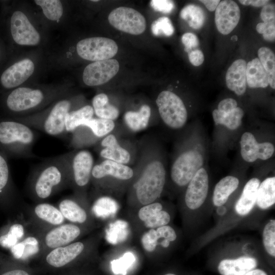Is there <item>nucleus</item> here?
I'll return each instance as SVG.
<instances>
[{
    "label": "nucleus",
    "mask_w": 275,
    "mask_h": 275,
    "mask_svg": "<svg viewBox=\"0 0 275 275\" xmlns=\"http://www.w3.org/2000/svg\"><path fill=\"white\" fill-rule=\"evenodd\" d=\"M134 176L127 188V201L133 208L157 201L167 179V171L151 137H145L138 145Z\"/></svg>",
    "instance_id": "1"
},
{
    "label": "nucleus",
    "mask_w": 275,
    "mask_h": 275,
    "mask_svg": "<svg viewBox=\"0 0 275 275\" xmlns=\"http://www.w3.org/2000/svg\"><path fill=\"white\" fill-rule=\"evenodd\" d=\"M70 152L50 158L37 166L29 178L32 198L41 202L69 186Z\"/></svg>",
    "instance_id": "2"
},
{
    "label": "nucleus",
    "mask_w": 275,
    "mask_h": 275,
    "mask_svg": "<svg viewBox=\"0 0 275 275\" xmlns=\"http://www.w3.org/2000/svg\"><path fill=\"white\" fill-rule=\"evenodd\" d=\"M133 176V168L130 166L102 159L94 164L91 182L99 190L122 191L127 190Z\"/></svg>",
    "instance_id": "3"
},
{
    "label": "nucleus",
    "mask_w": 275,
    "mask_h": 275,
    "mask_svg": "<svg viewBox=\"0 0 275 275\" xmlns=\"http://www.w3.org/2000/svg\"><path fill=\"white\" fill-rule=\"evenodd\" d=\"M72 102L68 99L57 101L45 112L22 117L20 121L32 128L38 129L52 136H59L65 131L66 116L72 109Z\"/></svg>",
    "instance_id": "4"
},
{
    "label": "nucleus",
    "mask_w": 275,
    "mask_h": 275,
    "mask_svg": "<svg viewBox=\"0 0 275 275\" xmlns=\"http://www.w3.org/2000/svg\"><path fill=\"white\" fill-rule=\"evenodd\" d=\"M35 138L33 128L20 121L0 123V143L22 157L32 156Z\"/></svg>",
    "instance_id": "5"
},
{
    "label": "nucleus",
    "mask_w": 275,
    "mask_h": 275,
    "mask_svg": "<svg viewBox=\"0 0 275 275\" xmlns=\"http://www.w3.org/2000/svg\"><path fill=\"white\" fill-rule=\"evenodd\" d=\"M69 162V186L75 195L87 198V189L95 164L94 157L89 150L80 149L70 152Z\"/></svg>",
    "instance_id": "6"
},
{
    "label": "nucleus",
    "mask_w": 275,
    "mask_h": 275,
    "mask_svg": "<svg viewBox=\"0 0 275 275\" xmlns=\"http://www.w3.org/2000/svg\"><path fill=\"white\" fill-rule=\"evenodd\" d=\"M87 228L72 224L64 223L42 232H36L39 238L41 253L63 246L77 241L88 231Z\"/></svg>",
    "instance_id": "7"
},
{
    "label": "nucleus",
    "mask_w": 275,
    "mask_h": 275,
    "mask_svg": "<svg viewBox=\"0 0 275 275\" xmlns=\"http://www.w3.org/2000/svg\"><path fill=\"white\" fill-rule=\"evenodd\" d=\"M160 117L164 124L173 129L182 128L187 120V112L182 100L175 93L161 92L156 99Z\"/></svg>",
    "instance_id": "8"
},
{
    "label": "nucleus",
    "mask_w": 275,
    "mask_h": 275,
    "mask_svg": "<svg viewBox=\"0 0 275 275\" xmlns=\"http://www.w3.org/2000/svg\"><path fill=\"white\" fill-rule=\"evenodd\" d=\"M99 154L103 159L131 166L135 161L138 146L126 141H120L113 132L101 139L98 146Z\"/></svg>",
    "instance_id": "9"
},
{
    "label": "nucleus",
    "mask_w": 275,
    "mask_h": 275,
    "mask_svg": "<svg viewBox=\"0 0 275 275\" xmlns=\"http://www.w3.org/2000/svg\"><path fill=\"white\" fill-rule=\"evenodd\" d=\"M204 158L198 151L187 150L181 152L173 161L170 170V177L177 186L188 184L198 171L202 168Z\"/></svg>",
    "instance_id": "10"
},
{
    "label": "nucleus",
    "mask_w": 275,
    "mask_h": 275,
    "mask_svg": "<svg viewBox=\"0 0 275 275\" xmlns=\"http://www.w3.org/2000/svg\"><path fill=\"white\" fill-rule=\"evenodd\" d=\"M47 100L44 92L36 88L18 87L8 96L6 105L11 111L25 114L39 108Z\"/></svg>",
    "instance_id": "11"
},
{
    "label": "nucleus",
    "mask_w": 275,
    "mask_h": 275,
    "mask_svg": "<svg viewBox=\"0 0 275 275\" xmlns=\"http://www.w3.org/2000/svg\"><path fill=\"white\" fill-rule=\"evenodd\" d=\"M118 50L116 43L105 37L88 38L76 44V51L80 57L94 62L110 59L116 55Z\"/></svg>",
    "instance_id": "12"
},
{
    "label": "nucleus",
    "mask_w": 275,
    "mask_h": 275,
    "mask_svg": "<svg viewBox=\"0 0 275 275\" xmlns=\"http://www.w3.org/2000/svg\"><path fill=\"white\" fill-rule=\"evenodd\" d=\"M91 240H77L68 245L57 248L44 253L45 261L51 267H63L92 249Z\"/></svg>",
    "instance_id": "13"
},
{
    "label": "nucleus",
    "mask_w": 275,
    "mask_h": 275,
    "mask_svg": "<svg viewBox=\"0 0 275 275\" xmlns=\"http://www.w3.org/2000/svg\"><path fill=\"white\" fill-rule=\"evenodd\" d=\"M58 208L65 220L88 229L92 228L93 217L88 205L87 198L74 194L61 200Z\"/></svg>",
    "instance_id": "14"
},
{
    "label": "nucleus",
    "mask_w": 275,
    "mask_h": 275,
    "mask_svg": "<svg viewBox=\"0 0 275 275\" xmlns=\"http://www.w3.org/2000/svg\"><path fill=\"white\" fill-rule=\"evenodd\" d=\"M109 23L116 29L131 35H140L146 30V21L137 10L126 7L114 9L108 17Z\"/></svg>",
    "instance_id": "15"
},
{
    "label": "nucleus",
    "mask_w": 275,
    "mask_h": 275,
    "mask_svg": "<svg viewBox=\"0 0 275 275\" xmlns=\"http://www.w3.org/2000/svg\"><path fill=\"white\" fill-rule=\"evenodd\" d=\"M10 29L13 40L19 45L35 46L40 43L39 33L21 11H15L12 14Z\"/></svg>",
    "instance_id": "16"
},
{
    "label": "nucleus",
    "mask_w": 275,
    "mask_h": 275,
    "mask_svg": "<svg viewBox=\"0 0 275 275\" xmlns=\"http://www.w3.org/2000/svg\"><path fill=\"white\" fill-rule=\"evenodd\" d=\"M30 220L36 232H42L65 223L58 207L47 203H39L30 211Z\"/></svg>",
    "instance_id": "17"
},
{
    "label": "nucleus",
    "mask_w": 275,
    "mask_h": 275,
    "mask_svg": "<svg viewBox=\"0 0 275 275\" xmlns=\"http://www.w3.org/2000/svg\"><path fill=\"white\" fill-rule=\"evenodd\" d=\"M119 64L116 59L93 62L84 69V82L88 86H97L108 82L118 72Z\"/></svg>",
    "instance_id": "18"
},
{
    "label": "nucleus",
    "mask_w": 275,
    "mask_h": 275,
    "mask_svg": "<svg viewBox=\"0 0 275 275\" xmlns=\"http://www.w3.org/2000/svg\"><path fill=\"white\" fill-rule=\"evenodd\" d=\"M184 201L190 210L199 208L207 197L209 188V178L206 170L201 168L196 173L187 185Z\"/></svg>",
    "instance_id": "19"
},
{
    "label": "nucleus",
    "mask_w": 275,
    "mask_h": 275,
    "mask_svg": "<svg viewBox=\"0 0 275 275\" xmlns=\"http://www.w3.org/2000/svg\"><path fill=\"white\" fill-rule=\"evenodd\" d=\"M240 145L241 157L249 162H253L258 159L267 160L274 152V147L272 144L269 142L258 143L255 136L250 132L243 133Z\"/></svg>",
    "instance_id": "20"
},
{
    "label": "nucleus",
    "mask_w": 275,
    "mask_h": 275,
    "mask_svg": "<svg viewBox=\"0 0 275 275\" xmlns=\"http://www.w3.org/2000/svg\"><path fill=\"white\" fill-rule=\"evenodd\" d=\"M240 18L239 7L233 1H222L215 9V25L218 32L223 35L232 32L238 24Z\"/></svg>",
    "instance_id": "21"
},
{
    "label": "nucleus",
    "mask_w": 275,
    "mask_h": 275,
    "mask_svg": "<svg viewBox=\"0 0 275 275\" xmlns=\"http://www.w3.org/2000/svg\"><path fill=\"white\" fill-rule=\"evenodd\" d=\"M176 238L177 234L175 230L168 225L147 230L143 233L141 242L146 253H152L155 252L159 246L168 248Z\"/></svg>",
    "instance_id": "22"
},
{
    "label": "nucleus",
    "mask_w": 275,
    "mask_h": 275,
    "mask_svg": "<svg viewBox=\"0 0 275 275\" xmlns=\"http://www.w3.org/2000/svg\"><path fill=\"white\" fill-rule=\"evenodd\" d=\"M34 62L30 59L21 60L6 69L1 76L2 85L6 89L16 88L24 82L33 74Z\"/></svg>",
    "instance_id": "23"
},
{
    "label": "nucleus",
    "mask_w": 275,
    "mask_h": 275,
    "mask_svg": "<svg viewBox=\"0 0 275 275\" xmlns=\"http://www.w3.org/2000/svg\"><path fill=\"white\" fill-rule=\"evenodd\" d=\"M247 63L243 59L235 61L228 68L226 75L228 88L236 95H243L246 88V69Z\"/></svg>",
    "instance_id": "24"
},
{
    "label": "nucleus",
    "mask_w": 275,
    "mask_h": 275,
    "mask_svg": "<svg viewBox=\"0 0 275 275\" xmlns=\"http://www.w3.org/2000/svg\"><path fill=\"white\" fill-rule=\"evenodd\" d=\"M257 260L252 257L242 256L236 259H226L218 265L221 275H244L257 266Z\"/></svg>",
    "instance_id": "25"
},
{
    "label": "nucleus",
    "mask_w": 275,
    "mask_h": 275,
    "mask_svg": "<svg viewBox=\"0 0 275 275\" xmlns=\"http://www.w3.org/2000/svg\"><path fill=\"white\" fill-rule=\"evenodd\" d=\"M151 116L150 106L148 104H143L136 111H128L124 113V125L130 132L141 131L150 125Z\"/></svg>",
    "instance_id": "26"
},
{
    "label": "nucleus",
    "mask_w": 275,
    "mask_h": 275,
    "mask_svg": "<svg viewBox=\"0 0 275 275\" xmlns=\"http://www.w3.org/2000/svg\"><path fill=\"white\" fill-rule=\"evenodd\" d=\"M260 183V180L257 178H253L246 182L235 206V211L238 215H246L253 209L256 203L257 190Z\"/></svg>",
    "instance_id": "27"
},
{
    "label": "nucleus",
    "mask_w": 275,
    "mask_h": 275,
    "mask_svg": "<svg viewBox=\"0 0 275 275\" xmlns=\"http://www.w3.org/2000/svg\"><path fill=\"white\" fill-rule=\"evenodd\" d=\"M239 184V179L234 176H227L221 179L215 185L212 196L214 206L224 205L230 196L235 191Z\"/></svg>",
    "instance_id": "28"
},
{
    "label": "nucleus",
    "mask_w": 275,
    "mask_h": 275,
    "mask_svg": "<svg viewBox=\"0 0 275 275\" xmlns=\"http://www.w3.org/2000/svg\"><path fill=\"white\" fill-rule=\"evenodd\" d=\"M246 79V84L251 88H265L269 85L267 73L258 58L247 63Z\"/></svg>",
    "instance_id": "29"
},
{
    "label": "nucleus",
    "mask_w": 275,
    "mask_h": 275,
    "mask_svg": "<svg viewBox=\"0 0 275 275\" xmlns=\"http://www.w3.org/2000/svg\"><path fill=\"white\" fill-rule=\"evenodd\" d=\"M92 103L94 114L97 118L115 121L120 115L119 108L110 103L108 96L105 93L96 95Z\"/></svg>",
    "instance_id": "30"
},
{
    "label": "nucleus",
    "mask_w": 275,
    "mask_h": 275,
    "mask_svg": "<svg viewBox=\"0 0 275 275\" xmlns=\"http://www.w3.org/2000/svg\"><path fill=\"white\" fill-rule=\"evenodd\" d=\"M94 114L93 108L90 105H86L70 111L65 118V131L72 133L85 122L93 118Z\"/></svg>",
    "instance_id": "31"
},
{
    "label": "nucleus",
    "mask_w": 275,
    "mask_h": 275,
    "mask_svg": "<svg viewBox=\"0 0 275 275\" xmlns=\"http://www.w3.org/2000/svg\"><path fill=\"white\" fill-rule=\"evenodd\" d=\"M25 237V229L21 223H10L0 232V246L11 249Z\"/></svg>",
    "instance_id": "32"
},
{
    "label": "nucleus",
    "mask_w": 275,
    "mask_h": 275,
    "mask_svg": "<svg viewBox=\"0 0 275 275\" xmlns=\"http://www.w3.org/2000/svg\"><path fill=\"white\" fill-rule=\"evenodd\" d=\"M274 203L275 177H268L260 183L256 204L260 209L265 210L271 207Z\"/></svg>",
    "instance_id": "33"
},
{
    "label": "nucleus",
    "mask_w": 275,
    "mask_h": 275,
    "mask_svg": "<svg viewBox=\"0 0 275 275\" xmlns=\"http://www.w3.org/2000/svg\"><path fill=\"white\" fill-rule=\"evenodd\" d=\"M212 114L215 124L223 125L230 130H234L241 125L244 112L241 108L237 107L226 114L220 113L217 109H214Z\"/></svg>",
    "instance_id": "34"
},
{
    "label": "nucleus",
    "mask_w": 275,
    "mask_h": 275,
    "mask_svg": "<svg viewBox=\"0 0 275 275\" xmlns=\"http://www.w3.org/2000/svg\"><path fill=\"white\" fill-rule=\"evenodd\" d=\"M81 126L86 127L96 141L111 133L116 127L114 121L99 118H93Z\"/></svg>",
    "instance_id": "35"
},
{
    "label": "nucleus",
    "mask_w": 275,
    "mask_h": 275,
    "mask_svg": "<svg viewBox=\"0 0 275 275\" xmlns=\"http://www.w3.org/2000/svg\"><path fill=\"white\" fill-rule=\"evenodd\" d=\"M180 16L187 21L189 26L194 29L202 28L205 20V15L202 9L194 4L185 6L180 11Z\"/></svg>",
    "instance_id": "36"
},
{
    "label": "nucleus",
    "mask_w": 275,
    "mask_h": 275,
    "mask_svg": "<svg viewBox=\"0 0 275 275\" xmlns=\"http://www.w3.org/2000/svg\"><path fill=\"white\" fill-rule=\"evenodd\" d=\"M259 60L263 65L268 76L269 85L275 89V56L269 48L262 47L258 50Z\"/></svg>",
    "instance_id": "37"
},
{
    "label": "nucleus",
    "mask_w": 275,
    "mask_h": 275,
    "mask_svg": "<svg viewBox=\"0 0 275 275\" xmlns=\"http://www.w3.org/2000/svg\"><path fill=\"white\" fill-rule=\"evenodd\" d=\"M35 3L42 10L45 16L52 21L59 20L63 14L62 3L59 0H35Z\"/></svg>",
    "instance_id": "38"
},
{
    "label": "nucleus",
    "mask_w": 275,
    "mask_h": 275,
    "mask_svg": "<svg viewBox=\"0 0 275 275\" xmlns=\"http://www.w3.org/2000/svg\"><path fill=\"white\" fill-rule=\"evenodd\" d=\"M263 243L266 252L275 256V220L271 219L265 226L263 231Z\"/></svg>",
    "instance_id": "39"
},
{
    "label": "nucleus",
    "mask_w": 275,
    "mask_h": 275,
    "mask_svg": "<svg viewBox=\"0 0 275 275\" xmlns=\"http://www.w3.org/2000/svg\"><path fill=\"white\" fill-rule=\"evenodd\" d=\"M151 29L153 34L156 36L163 35L169 37L172 36L174 32L172 23L167 17H161L154 21Z\"/></svg>",
    "instance_id": "40"
},
{
    "label": "nucleus",
    "mask_w": 275,
    "mask_h": 275,
    "mask_svg": "<svg viewBox=\"0 0 275 275\" xmlns=\"http://www.w3.org/2000/svg\"><path fill=\"white\" fill-rule=\"evenodd\" d=\"M171 221L170 214L167 211L162 210L150 218L142 223L147 229H155L168 225Z\"/></svg>",
    "instance_id": "41"
},
{
    "label": "nucleus",
    "mask_w": 275,
    "mask_h": 275,
    "mask_svg": "<svg viewBox=\"0 0 275 275\" xmlns=\"http://www.w3.org/2000/svg\"><path fill=\"white\" fill-rule=\"evenodd\" d=\"M137 213L138 218L143 223L163 210L161 203L156 201L140 207Z\"/></svg>",
    "instance_id": "42"
},
{
    "label": "nucleus",
    "mask_w": 275,
    "mask_h": 275,
    "mask_svg": "<svg viewBox=\"0 0 275 275\" xmlns=\"http://www.w3.org/2000/svg\"><path fill=\"white\" fill-rule=\"evenodd\" d=\"M10 182V173L5 159L0 154V195L6 190Z\"/></svg>",
    "instance_id": "43"
},
{
    "label": "nucleus",
    "mask_w": 275,
    "mask_h": 275,
    "mask_svg": "<svg viewBox=\"0 0 275 275\" xmlns=\"http://www.w3.org/2000/svg\"><path fill=\"white\" fill-rule=\"evenodd\" d=\"M150 4L154 10L164 13H171L175 7L173 2L169 0H152Z\"/></svg>",
    "instance_id": "44"
},
{
    "label": "nucleus",
    "mask_w": 275,
    "mask_h": 275,
    "mask_svg": "<svg viewBox=\"0 0 275 275\" xmlns=\"http://www.w3.org/2000/svg\"><path fill=\"white\" fill-rule=\"evenodd\" d=\"M181 41L184 45V51L187 53L192 50V49L197 47L199 45V40L197 36L191 33L184 34L181 38Z\"/></svg>",
    "instance_id": "45"
},
{
    "label": "nucleus",
    "mask_w": 275,
    "mask_h": 275,
    "mask_svg": "<svg viewBox=\"0 0 275 275\" xmlns=\"http://www.w3.org/2000/svg\"><path fill=\"white\" fill-rule=\"evenodd\" d=\"M237 107V101L233 98H226L219 102L217 106V111L220 113L226 114L232 112Z\"/></svg>",
    "instance_id": "46"
},
{
    "label": "nucleus",
    "mask_w": 275,
    "mask_h": 275,
    "mask_svg": "<svg viewBox=\"0 0 275 275\" xmlns=\"http://www.w3.org/2000/svg\"><path fill=\"white\" fill-rule=\"evenodd\" d=\"M263 22L275 21V7L273 4H267L263 6L260 13Z\"/></svg>",
    "instance_id": "47"
},
{
    "label": "nucleus",
    "mask_w": 275,
    "mask_h": 275,
    "mask_svg": "<svg viewBox=\"0 0 275 275\" xmlns=\"http://www.w3.org/2000/svg\"><path fill=\"white\" fill-rule=\"evenodd\" d=\"M188 57L190 63L195 66L202 64L204 61L203 53L201 50H192L188 53Z\"/></svg>",
    "instance_id": "48"
},
{
    "label": "nucleus",
    "mask_w": 275,
    "mask_h": 275,
    "mask_svg": "<svg viewBox=\"0 0 275 275\" xmlns=\"http://www.w3.org/2000/svg\"><path fill=\"white\" fill-rule=\"evenodd\" d=\"M265 23V22H264ZM266 29L263 34L264 40L273 42L275 40V21H272L265 23Z\"/></svg>",
    "instance_id": "49"
},
{
    "label": "nucleus",
    "mask_w": 275,
    "mask_h": 275,
    "mask_svg": "<svg viewBox=\"0 0 275 275\" xmlns=\"http://www.w3.org/2000/svg\"><path fill=\"white\" fill-rule=\"evenodd\" d=\"M238 2L245 6L251 5L255 7L264 6L269 3L268 0H239Z\"/></svg>",
    "instance_id": "50"
},
{
    "label": "nucleus",
    "mask_w": 275,
    "mask_h": 275,
    "mask_svg": "<svg viewBox=\"0 0 275 275\" xmlns=\"http://www.w3.org/2000/svg\"><path fill=\"white\" fill-rule=\"evenodd\" d=\"M200 2H202L205 6L206 8L210 11H213L215 10L217 6L219 4L220 1L219 0H201Z\"/></svg>",
    "instance_id": "51"
},
{
    "label": "nucleus",
    "mask_w": 275,
    "mask_h": 275,
    "mask_svg": "<svg viewBox=\"0 0 275 275\" xmlns=\"http://www.w3.org/2000/svg\"><path fill=\"white\" fill-rule=\"evenodd\" d=\"M0 275H31L26 270L20 268H14L4 272Z\"/></svg>",
    "instance_id": "52"
},
{
    "label": "nucleus",
    "mask_w": 275,
    "mask_h": 275,
    "mask_svg": "<svg viewBox=\"0 0 275 275\" xmlns=\"http://www.w3.org/2000/svg\"><path fill=\"white\" fill-rule=\"evenodd\" d=\"M244 275H267L263 270L260 269H254Z\"/></svg>",
    "instance_id": "53"
},
{
    "label": "nucleus",
    "mask_w": 275,
    "mask_h": 275,
    "mask_svg": "<svg viewBox=\"0 0 275 275\" xmlns=\"http://www.w3.org/2000/svg\"><path fill=\"white\" fill-rule=\"evenodd\" d=\"M266 29V24L264 22H260L256 25V31L259 34H263Z\"/></svg>",
    "instance_id": "54"
},
{
    "label": "nucleus",
    "mask_w": 275,
    "mask_h": 275,
    "mask_svg": "<svg viewBox=\"0 0 275 275\" xmlns=\"http://www.w3.org/2000/svg\"><path fill=\"white\" fill-rule=\"evenodd\" d=\"M164 275H176V274H175L174 273H169L165 274Z\"/></svg>",
    "instance_id": "55"
}]
</instances>
